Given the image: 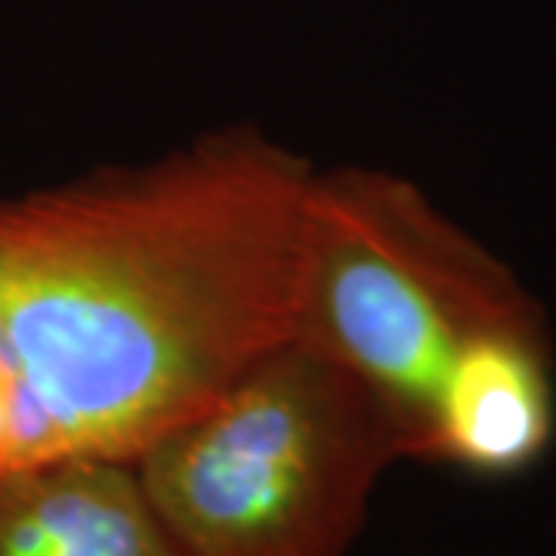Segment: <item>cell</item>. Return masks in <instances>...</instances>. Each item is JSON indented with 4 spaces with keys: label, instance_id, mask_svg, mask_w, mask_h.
Instances as JSON below:
<instances>
[{
    "label": "cell",
    "instance_id": "cell-1",
    "mask_svg": "<svg viewBox=\"0 0 556 556\" xmlns=\"http://www.w3.org/2000/svg\"><path fill=\"white\" fill-rule=\"evenodd\" d=\"M313 177L232 127L0 201V473L134 464L294 338Z\"/></svg>",
    "mask_w": 556,
    "mask_h": 556
},
{
    "label": "cell",
    "instance_id": "cell-4",
    "mask_svg": "<svg viewBox=\"0 0 556 556\" xmlns=\"http://www.w3.org/2000/svg\"><path fill=\"white\" fill-rule=\"evenodd\" d=\"M0 556H186L130 460L56 457L0 473Z\"/></svg>",
    "mask_w": 556,
    "mask_h": 556
},
{
    "label": "cell",
    "instance_id": "cell-2",
    "mask_svg": "<svg viewBox=\"0 0 556 556\" xmlns=\"http://www.w3.org/2000/svg\"><path fill=\"white\" fill-rule=\"evenodd\" d=\"M399 457L408 448L387 405L288 338L134 467L186 556H346Z\"/></svg>",
    "mask_w": 556,
    "mask_h": 556
},
{
    "label": "cell",
    "instance_id": "cell-3",
    "mask_svg": "<svg viewBox=\"0 0 556 556\" xmlns=\"http://www.w3.org/2000/svg\"><path fill=\"white\" fill-rule=\"evenodd\" d=\"M532 328L547 321L514 273L408 179L365 167L313 177L294 338L387 405L408 457L430 460L460 353L485 334Z\"/></svg>",
    "mask_w": 556,
    "mask_h": 556
},
{
    "label": "cell",
    "instance_id": "cell-5",
    "mask_svg": "<svg viewBox=\"0 0 556 556\" xmlns=\"http://www.w3.org/2000/svg\"><path fill=\"white\" fill-rule=\"evenodd\" d=\"M554 437L547 328L495 331L470 343L439 399L430 460L479 477H514Z\"/></svg>",
    "mask_w": 556,
    "mask_h": 556
}]
</instances>
